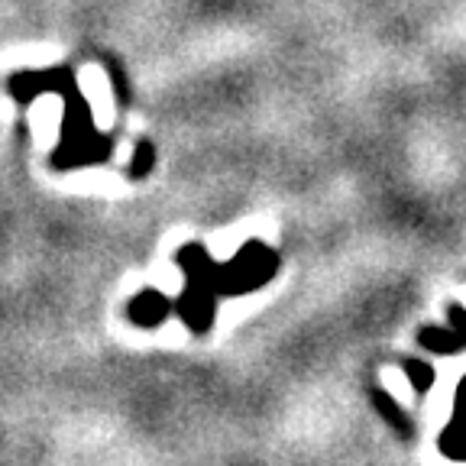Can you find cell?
I'll use <instances>...</instances> for the list:
<instances>
[{
	"mask_svg": "<svg viewBox=\"0 0 466 466\" xmlns=\"http://www.w3.org/2000/svg\"><path fill=\"white\" fill-rule=\"evenodd\" d=\"M272 272H276V253L269 247H262V243H247L230 266H214L208 289L224 291V295H230V291H253Z\"/></svg>",
	"mask_w": 466,
	"mask_h": 466,
	"instance_id": "obj_1",
	"label": "cell"
},
{
	"mask_svg": "<svg viewBox=\"0 0 466 466\" xmlns=\"http://www.w3.org/2000/svg\"><path fill=\"white\" fill-rule=\"evenodd\" d=\"M178 311L188 320L191 330H208L214 324V291L204 285H191L178 299Z\"/></svg>",
	"mask_w": 466,
	"mask_h": 466,
	"instance_id": "obj_2",
	"label": "cell"
},
{
	"mask_svg": "<svg viewBox=\"0 0 466 466\" xmlns=\"http://www.w3.org/2000/svg\"><path fill=\"white\" fill-rule=\"evenodd\" d=\"M168 311H172L168 299L166 295H156V291H139L137 299L127 305V314L139 328H156V324H162L168 318Z\"/></svg>",
	"mask_w": 466,
	"mask_h": 466,
	"instance_id": "obj_3",
	"label": "cell"
}]
</instances>
